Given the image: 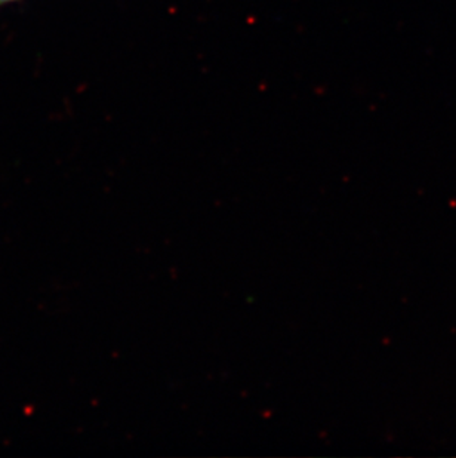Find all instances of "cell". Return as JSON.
I'll use <instances>...</instances> for the list:
<instances>
[{
  "mask_svg": "<svg viewBox=\"0 0 456 458\" xmlns=\"http://www.w3.org/2000/svg\"><path fill=\"white\" fill-rule=\"evenodd\" d=\"M9 2H13V0H0V4H9Z\"/></svg>",
  "mask_w": 456,
  "mask_h": 458,
  "instance_id": "obj_1",
  "label": "cell"
}]
</instances>
